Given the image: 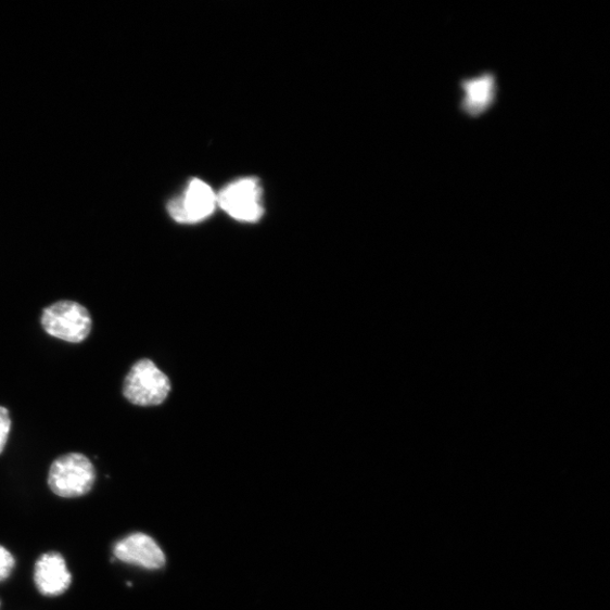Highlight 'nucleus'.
I'll list each match as a JSON object with an SVG mask.
<instances>
[{"instance_id":"nucleus-1","label":"nucleus","mask_w":610,"mask_h":610,"mask_svg":"<svg viewBox=\"0 0 610 610\" xmlns=\"http://www.w3.org/2000/svg\"><path fill=\"white\" fill-rule=\"evenodd\" d=\"M41 323L47 334L68 343L86 341L92 329L91 315L74 301H60L43 310Z\"/></svg>"},{"instance_id":"nucleus-2","label":"nucleus","mask_w":610,"mask_h":610,"mask_svg":"<svg viewBox=\"0 0 610 610\" xmlns=\"http://www.w3.org/2000/svg\"><path fill=\"white\" fill-rule=\"evenodd\" d=\"M94 482V466L81 454H68L54 460L49 471V486L55 495L62 497L86 495L92 490Z\"/></svg>"},{"instance_id":"nucleus-3","label":"nucleus","mask_w":610,"mask_h":610,"mask_svg":"<svg viewBox=\"0 0 610 610\" xmlns=\"http://www.w3.org/2000/svg\"><path fill=\"white\" fill-rule=\"evenodd\" d=\"M170 380L150 359L138 360L124 383V395L137 406H157L168 397Z\"/></svg>"},{"instance_id":"nucleus-4","label":"nucleus","mask_w":610,"mask_h":610,"mask_svg":"<svg viewBox=\"0 0 610 610\" xmlns=\"http://www.w3.org/2000/svg\"><path fill=\"white\" fill-rule=\"evenodd\" d=\"M216 198L217 206L240 221L254 224L264 214L263 189L258 179L237 180L220 190Z\"/></svg>"},{"instance_id":"nucleus-5","label":"nucleus","mask_w":610,"mask_h":610,"mask_svg":"<svg viewBox=\"0 0 610 610\" xmlns=\"http://www.w3.org/2000/svg\"><path fill=\"white\" fill-rule=\"evenodd\" d=\"M216 206L217 198L213 189L206 182L193 179L181 195L170 202L168 209L179 224L193 225L211 216Z\"/></svg>"},{"instance_id":"nucleus-6","label":"nucleus","mask_w":610,"mask_h":610,"mask_svg":"<svg viewBox=\"0 0 610 610\" xmlns=\"http://www.w3.org/2000/svg\"><path fill=\"white\" fill-rule=\"evenodd\" d=\"M463 97L459 103L461 113L470 119H478L494 105L497 96L496 76L486 71L479 76L461 78Z\"/></svg>"},{"instance_id":"nucleus-7","label":"nucleus","mask_w":610,"mask_h":610,"mask_svg":"<svg viewBox=\"0 0 610 610\" xmlns=\"http://www.w3.org/2000/svg\"><path fill=\"white\" fill-rule=\"evenodd\" d=\"M115 558L124 563L157 570L164 567L165 556L156 542L145 534H132L114 547Z\"/></svg>"},{"instance_id":"nucleus-8","label":"nucleus","mask_w":610,"mask_h":610,"mask_svg":"<svg viewBox=\"0 0 610 610\" xmlns=\"http://www.w3.org/2000/svg\"><path fill=\"white\" fill-rule=\"evenodd\" d=\"M35 582L38 590L48 597L61 596L71 586L72 575L59 552L45 554L36 564Z\"/></svg>"},{"instance_id":"nucleus-9","label":"nucleus","mask_w":610,"mask_h":610,"mask_svg":"<svg viewBox=\"0 0 610 610\" xmlns=\"http://www.w3.org/2000/svg\"><path fill=\"white\" fill-rule=\"evenodd\" d=\"M12 421L8 408L0 406V454L5 449L8 439L11 432Z\"/></svg>"},{"instance_id":"nucleus-10","label":"nucleus","mask_w":610,"mask_h":610,"mask_svg":"<svg viewBox=\"0 0 610 610\" xmlns=\"http://www.w3.org/2000/svg\"><path fill=\"white\" fill-rule=\"evenodd\" d=\"M15 565L14 558L12 554L0 546V582L5 581L12 573Z\"/></svg>"}]
</instances>
